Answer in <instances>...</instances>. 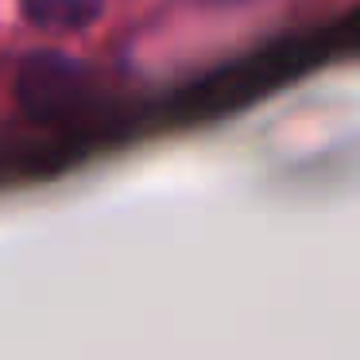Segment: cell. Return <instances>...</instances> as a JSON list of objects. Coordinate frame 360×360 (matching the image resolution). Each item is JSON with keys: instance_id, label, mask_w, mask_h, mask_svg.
<instances>
[{"instance_id": "obj_2", "label": "cell", "mask_w": 360, "mask_h": 360, "mask_svg": "<svg viewBox=\"0 0 360 360\" xmlns=\"http://www.w3.org/2000/svg\"><path fill=\"white\" fill-rule=\"evenodd\" d=\"M20 12L32 27H43V32H86L101 20L105 0H20Z\"/></svg>"}, {"instance_id": "obj_1", "label": "cell", "mask_w": 360, "mask_h": 360, "mask_svg": "<svg viewBox=\"0 0 360 360\" xmlns=\"http://www.w3.org/2000/svg\"><path fill=\"white\" fill-rule=\"evenodd\" d=\"M94 101V70L63 51H32L16 70V105L35 124H70Z\"/></svg>"}]
</instances>
